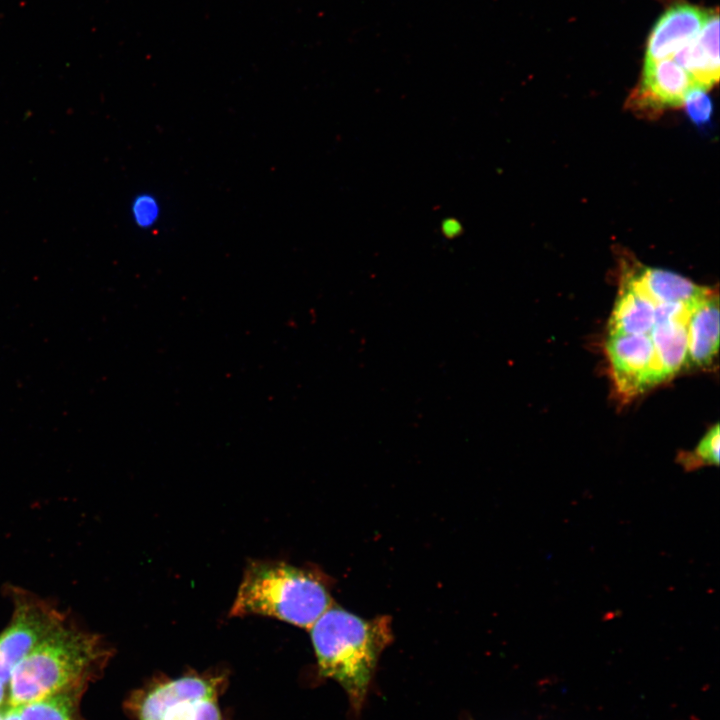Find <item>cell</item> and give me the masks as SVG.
I'll return each mask as SVG.
<instances>
[{
	"instance_id": "1",
	"label": "cell",
	"mask_w": 720,
	"mask_h": 720,
	"mask_svg": "<svg viewBox=\"0 0 720 720\" xmlns=\"http://www.w3.org/2000/svg\"><path fill=\"white\" fill-rule=\"evenodd\" d=\"M310 629L319 673L341 685L358 714L378 659L392 641L390 618L366 620L340 607H330Z\"/></svg>"
},
{
	"instance_id": "2",
	"label": "cell",
	"mask_w": 720,
	"mask_h": 720,
	"mask_svg": "<svg viewBox=\"0 0 720 720\" xmlns=\"http://www.w3.org/2000/svg\"><path fill=\"white\" fill-rule=\"evenodd\" d=\"M106 656L102 640L80 629L68 616L13 669L9 679L11 706L60 693Z\"/></svg>"
},
{
	"instance_id": "3",
	"label": "cell",
	"mask_w": 720,
	"mask_h": 720,
	"mask_svg": "<svg viewBox=\"0 0 720 720\" xmlns=\"http://www.w3.org/2000/svg\"><path fill=\"white\" fill-rule=\"evenodd\" d=\"M330 607L327 587L312 573L283 562L253 561L245 569L230 616H269L311 628Z\"/></svg>"
},
{
	"instance_id": "4",
	"label": "cell",
	"mask_w": 720,
	"mask_h": 720,
	"mask_svg": "<svg viewBox=\"0 0 720 720\" xmlns=\"http://www.w3.org/2000/svg\"><path fill=\"white\" fill-rule=\"evenodd\" d=\"M225 680L208 673L155 679L135 692L130 711L135 720H224L219 697Z\"/></svg>"
},
{
	"instance_id": "5",
	"label": "cell",
	"mask_w": 720,
	"mask_h": 720,
	"mask_svg": "<svg viewBox=\"0 0 720 720\" xmlns=\"http://www.w3.org/2000/svg\"><path fill=\"white\" fill-rule=\"evenodd\" d=\"M12 617L0 633V681H9L15 666L67 617L54 604L31 592L11 591Z\"/></svg>"
},
{
	"instance_id": "6",
	"label": "cell",
	"mask_w": 720,
	"mask_h": 720,
	"mask_svg": "<svg viewBox=\"0 0 720 720\" xmlns=\"http://www.w3.org/2000/svg\"><path fill=\"white\" fill-rule=\"evenodd\" d=\"M605 347L616 391L624 399L662 383L648 335H608Z\"/></svg>"
},
{
	"instance_id": "7",
	"label": "cell",
	"mask_w": 720,
	"mask_h": 720,
	"mask_svg": "<svg viewBox=\"0 0 720 720\" xmlns=\"http://www.w3.org/2000/svg\"><path fill=\"white\" fill-rule=\"evenodd\" d=\"M696 85L692 77L672 58L645 61L641 83L627 105L644 115L683 106L688 91Z\"/></svg>"
},
{
	"instance_id": "8",
	"label": "cell",
	"mask_w": 720,
	"mask_h": 720,
	"mask_svg": "<svg viewBox=\"0 0 720 720\" xmlns=\"http://www.w3.org/2000/svg\"><path fill=\"white\" fill-rule=\"evenodd\" d=\"M708 15L709 12L689 4L670 7L651 31L645 61L672 58L697 36Z\"/></svg>"
},
{
	"instance_id": "9",
	"label": "cell",
	"mask_w": 720,
	"mask_h": 720,
	"mask_svg": "<svg viewBox=\"0 0 720 720\" xmlns=\"http://www.w3.org/2000/svg\"><path fill=\"white\" fill-rule=\"evenodd\" d=\"M674 61L693 79L697 86L710 89L719 79V17L709 15L697 36L684 45Z\"/></svg>"
},
{
	"instance_id": "10",
	"label": "cell",
	"mask_w": 720,
	"mask_h": 720,
	"mask_svg": "<svg viewBox=\"0 0 720 720\" xmlns=\"http://www.w3.org/2000/svg\"><path fill=\"white\" fill-rule=\"evenodd\" d=\"M653 300L631 277L621 273L620 288L608 323V335H648L655 325Z\"/></svg>"
},
{
	"instance_id": "11",
	"label": "cell",
	"mask_w": 720,
	"mask_h": 720,
	"mask_svg": "<svg viewBox=\"0 0 720 720\" xmlns=\"http://www.w3.org/2000/svg\"><path fill=\"white\" fill-rule=\"evenodd\" d=\"M686 365L706 368L719 349V296L713 290L693 308L688 319Z\"/></svg>"
},
{
	"instance_id": "12",
	"label": "cell",
	"mask_w": 720,
	"mask_h": 720,
	"mask_svg": "<svg viewBox=\"0 0 720 720\" xmlns=\"http://www.w3.org/2000/svg\"><path fill=\"white\" fill-rule=\"evenodd\" d=\"M624 264L622 272L658 303H692L713 291L672 271L647 267L637 262Z\"/></svg>"
},
{
	"instance_id": "13",
	"label": "cell",
	"mask_w": 720,
	"mask_h": 720,
	"mask_svg": "<svg viewBox=\"0 0 720 720\" xmlns=\"http://www.w3.org/2000/svg\"><path fill=\"white\" fill-rule=\"evenodd\" d=\"M689 316L655 322L649 333L662 382L686 365Z\"/></svg>"
},
{
	"instance_id": "14",
	"label": "cell",
	"mask_w": 720,
	"mask_h": 720,
	"mask_svg": "<svg viewBox=\"0 0 720 720\" xmlns=\"http://www.w3.org/2000/svg\"><path fill=\"white\" fill-rule=\"evenodd\" d=\"M17 708L20 720H72L71 698L62 692Z\"/></svg>"
},
{
	"instance_id": "15",
	"label": "cell",
	"mask_w": 720,
	"mask_h": 720,
	"mask_svg": "<svg viewBox=\"0 0 720 720\" xmlns=\"http://www.w3.org/2000/svg\"><path fill=\"white\" fill-rule=\"evenodd\" d=\"M719 434V424L716 423L705 433L693 451H681L678 454V462L687 471H693L706 465L718 466L720 448Z\"/></svg>"
},
{
	"instance_id": "16",
	"label": "cell",
	"mask_w": 720,
	"mask_h": 720,
	"mask_svg": "<svg viewBox=\"0 0 720 720\" xmlns=\"http://www.w3.org/2000/svg\"><path fill=\"white\" fill-rule=\"evenodd\" d=\"M689 119L698 127L710 122L713 104L707 90L694 85L686 94L684 103Z\"/></svg>"
},
{
	"instance_id": "17",
	"label": "cell",
	"mask_w": 720,
	"mask_h": 720,
	"mask_svg": "<svg viewBox=\"0 0 720 720\" xmlns=\"http://www.w3.org/2000/svg\"><path fill=\"white\" fill-rule=\"evenodd\" d=\"M132 213L136 224L141 227H148L157 220L159 208L155 199L151 196L141 195L134 200Z\"/></svg>"
},
{
	"instance_id": "18",
	"label": "cell",
	"mask_w": 720,
	"mask_h": 720,
	"mask_svg": "<svg viewBox=\"0 0 720 720\" xmlns=\"http://www.w3.org/2000/svg\"><path fill=\"white\" fill-rule=\"evenodd\" d=\"M4 720H20L17 706L8 708Z\"/></svg>"
},
{
	"instance_id": "19",
	"label": "cell",
	"mask_w": 720,
	"mask_h": 720,
	"mask_svg": "<svg viewBox=\"0 0 720 720\" xmlns=\"http://www.w3.org/2000/svg\"><path fill=\"white\" fill-rule=\"evenodd\" d=\"M8 708L0 705V720H4Z\"/></svg>"
},
{
	"instance_id": "20",
	"label": "cell",
	"mask_w": 720,
	"mask_h": 720,
	"mask_svg": "<svg viewBox=\"0 0 720 720\" xmlns=\"http://www.w3.org/2000/svg\"><path fill=\"white\" fill-rule=\"evenodd\" d=\"M3 685H4V683H2V682L0 681V705H1V703H2V701H3V698H4V686H3Z\"/></svg>"
}]
</instances>
